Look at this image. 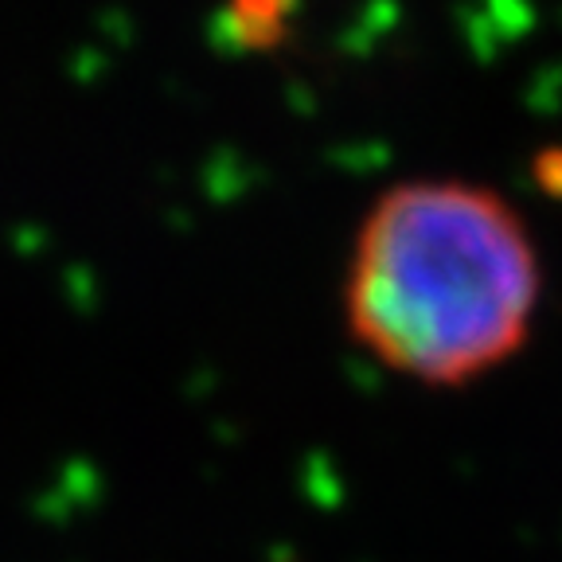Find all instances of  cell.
<instances>
[{"instance_id":"6da1fadb","label":"cell","mask_w":562,"mask_h":562,"mask_svg":"<svg viewBox=\"0 0 562 562\" xmlns=\"http://www.w3.org/2000/svg\"><path fill=\"white\" fill-rule=\"evenodd\" d=\"M543 270L508 195L457 176L391 184L368 207L344 270V325L379 368L469 386L527 344Z\"/></svg>"},{"instance_id":"7a4b0ae2","label":"cell","mask_w":562,"mask_h":562,"mask_svg":"<svg viewBox=\"0 0 562 562\" xmlns=\"http://www.w3.org/2000/svg\"><path fill=\"white\" fill-rule=\"evenodd\" d=\"M293 9L297 0H231L227 24L246 47H266L278 44L281 32L290 27Z\"/></svg>"}]
</instances>
